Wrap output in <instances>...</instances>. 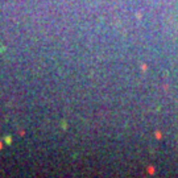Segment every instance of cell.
<instances>
[{"instance_id": "7a4b0ae2", "label": "cell", "mask_w": 178, "mask_h": 178, "mask_svg": "<svg viewBox=\"0 0 178 178\" xmlns=\"http://www.w3.org/2000/svg\"><path fill=\"white\" fill-rule=\"evenodd\" d=\"M0 149H1V143H0Z\"/></svg>"}, {"instance_id": "6da1fadb", "label": "cell", "mask_w": 178, "mask_h": 178, "mask_svg": "<svg viewBox=\"0 0 178 178\" xmlns=\"http://www.w3.org/2000/svg\"><path fill=\"white\" fill-rule=\"evenodd\" d=\"M5 143H7V144H11V143H12L11 136H7V137H5Z\"/></svg>"}]
</instances>
